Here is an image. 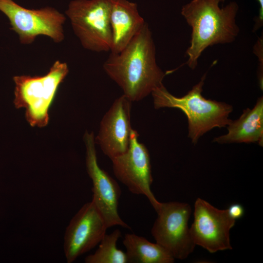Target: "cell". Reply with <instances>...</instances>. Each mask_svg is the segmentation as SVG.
<instances>
[{"label": "cell", "mask_w": 263, "mask_h": 263, "mask_svg": "<svg viewBox=\"0 0 263 263\" xmlns=\"http://www.w3.org/2000/svg\"><path fill=\"white\" fill-rule=\"evenodd\" d=\"M103 69L132 102L141 100L163 84L166 74L157 63L147 23L121 51L111 53Z\"/></svg>", "instance_id": "obj_1"}, {"label": "cell", "mask_w": 263, "mask_h": 263, "mask_svg": "<svg viewBox=\"0 0 263 263\" xmlns=\"http://www.w3.org/2000/svg\"><path fill=\"white\" fill-rule=\"evenodd\" d=\"M225 0H192L184 5L181 14L191 28L190 45L186 54L187 65L196 68L202 53L218 44L233 42L240 29L236 17L239 6L235 1L223 8L219 4Z\"/></svg>", "instance_id": "obj_2"}, {"label": "cell", "mask_w": 263, "mask_h": 263, "mask_svg": "<svg viewBox=\"0 0 263 263\" xmlns=\"http://www.w3.org/2000/svg\"><path fill=\"white\" fill-rule=\"evenodd\" d=\"M206 77V74L182 97L171 94L163 84L151 93L155 109L176 108L186 114L188 122V137L194 144L212 129L226 127L232 121L229 118L233 111L231 105L206 99L202 94Z\"/></svg>", "instance_id": "obj_3"}, {"label": "cell", "mask_w": 263, "mask_h": 263, "mask_svg": "<svg viewBox=\"0 0 263 263\" xmlns=\"http://www.w3.org/2000/svg\"><path fill=\"white\" fill-rule=\"evenodd\" d=\"M69 72L67 64L56 61L44 75L15 76V99L18 109H25V118L32 127L42 128L49 122V111L58 88Z\"/></svg>", "instance_id": "obj_4"}, {"label": "cell", "mask_w": 263, "mask_h": 263, "mask_svg": "<svg viewBox=\"0 0 263 263\" xmlns=\"http://www.w3.org/2000/svg\"><path fill=\"white\" fill-rule=\"evenodd\" d=\"M111 0H74L66 11L82 46L97 52L111 50Z\"/></svg>", "instance_id": "obj_5"}, {"label": "cell", "mask_w": 263, "mask_h": 263, "mask_svg": "<svg viewBox=\"0 0 263 263\" xmlns=\"http://www.w3.org/2000/svg\"><path fill=\"white\" fill-rule=\"evenodd\" d=\"M156 212L157 217L151 229L156 243L174 259L187 258L196 246L188 225L191 212L190 205L178 202L161 203Z\"/></svg>", "instance_id": "obj_6"}, {"label": "cell", "mask_w": 263, "mask_h": 263, "mask_svg": "<svg viewBox=\"0 0 263 263\" xmlns=\"http://www.w3.org/2000/svg\"><path fill=\"white\" fill-rule=\"evenodd\" d=\"M0 11L8 18L11 29L18 34L22 44H31L39 35L46 36L56 43L64 38L66 18L52 7L29 9L13 0H0Z\"/></svg>", "instance_id": "obj_7"}, {"label": "cell", "mask_w": 263, "mask_h": 263, "mask_svg": "<svg viewBox=\"0 0 263 263\" xmlns=\"http://www.w3.org/2000/svg\"><path fill=\"white\" fill-rule=\"evenodd\" d=\"M139 134L132 130L129 148L111 159L116 178L133 194L145 195L157 211L161 205L151 190L153 182L149 151L138 141Z\"/></svg>", "instance_id": "obj_8"}, {"label": "cell", "mask_w": 263, "mask_h": 263, "mask_svg": "<svg viewBox=\"0 0 263 263\" xmlns=\"http://www.w3.org/2000/svg\"><path fill=\"white\" fill-rule=\"evenodd\" d=\"M193 216L189 230L196 245L211 253L232 248L230 230L236 220L229 216L227 209H218L198 198L194 204Z\"/></svg>", "instance_id": "obj_9"}, {"label": "cell", "mask_w": 263, "mask_h": 263, "mask_svg": "<svg viewBox=\"0 0 263 263\" xmlns=\"http://www.w3.org/2000/svg\"><path fill=\"white\" fill-rule=\"evenodd\" d=\"M84 140L86 148V165L92 181V201L102 215L108 228L119 225L131 228L120 217L118 206L121 190L116 181L98 165L94 132H86Z\"/></svg>", "instance_id": "obj_10"}, {"label": "cell", "mask_w": 263, "mask_h": 263, "mask_svg": "<svg viewBox=\"0 0 263 263\" xmlns=\"http://www.w3.org/2000/svg\"><path fill=\"white\" fill-rule=\"evenodd\" d=\"M108 228L105 221L92 201L82 206L67 226L63 249L68 263L74 262L100 242Z\"/></svg>", "instance_id": "obj_11"}, {"label": "cell", "mask_w": 263, "mask_h": 263, "mask_svg": "<svg viewBox=\"0 0 263 263\" xmlns=\"http://www.w3.org/2000/svg\"><path fill=\"white\" fill-rule=\"evenodd\" d=\"M132 101L124 94L116 99L100 122L95 141L111 159L127 151L132 129Z\"/></svg>", "instance_id": "obj_12"}, {"label": "cell", "mask_w": 263, "mask_h": 263, "mask_svg": "<svg viewBox=\"0 0 263 263\" xmlns=\"http://www.w3.org/2000/svg\"><path fill=\"white\" fill-rule=\"evenodd\" d=\"M110 23L112 33L111 53L121 51L146 23L136 3L128 0H111Z\"/></svg>", "instance_id": "obj_13"}, {"label": "cell", "mask_w": 263, "mask_h": 263, "mask_svg": "<svg viewBox=\"0 0 263 263\" xmlns=\"http://www.w3.org/2000/svg\"><path fill=\"white\" fill-rule=\"evenodd\" d=\"M227 133L215 137L218 144L258 143L263 144V97H259L252 109L246 108L240 117L226 126Z\"/></svg>", "instance_id": "obj_14"}, {"label": "cell", "mask_w": 263, "mask_h": 263, "mask_svg": "<svg viewBox=\"0 0 263 263\" xmlns=\"http://www.w3.org/2000/svg\"><path fill=\"white\" fill-rule=\"evenodd\" d=\"M128 263H172L175 259L159 244L145 237L127 233L123 240Z\"/></svg>", "instance_id": "obj_15"}, {"label": "cell", "mask_w": 263, "mask_h": 263, "mask_svg": "<svg viewBox=\"0 0 263 263\" xmlns=\"http://www.w3.org/2000/svg\"><path fill=\"white\" fill-rule=\"evenodd\" d=\"M121 232L116 229L109 234L106 233L99 243L96 250L86 257L85 263H127L126 252L117 248V242Z\"/></svg>", "instance_id": "obj_16"}, {"label": "cell", "mask_w": 263, "mask_h": 263, "mask_svg": "<svg viewBox=\"0 0 263 263\" xmlns=\"http://www.w3.org/2000/svg\"><path fill=\"white\" fill-rule=\"evenodd\" d=\"M227 211L229 216L235 220L242 217L244 214V207L239 204L231 205L229 207Z\"/></svg>", "instance_id": "obj_17"}, {"label": "cell", "mask_w": 263, "mask_h": 263, "mask_svg": "<svg viewBox=\"0 0 263 263\" xmlns=\"http://www.w3.org/2000/svg\"><path fill=\"white\" fill-rule=\"evenodd\" d=\"M259 2L260 8L258 18L255 21L254 30H258L263 25V0H258Z\"/></svg>", "instance_id": "obj_18"}]
</instances>
